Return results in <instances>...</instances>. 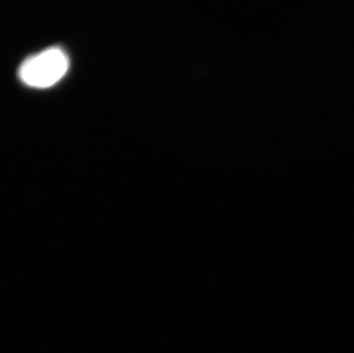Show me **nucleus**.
Returning <instances> with one entry per match:
<instances>
[{
    "mask_svg": "<svg viewBox=\"0 0 354 353\" xmlns=\"http://www.w3.org/2000/svg\"><path fill=\"white\" fill-rule=\"evenodd\" d=\"M69 68L67 54L61 48H48L24 61L19 77L26 85L46 89L57 84Z\"/></svg>",
    "mask_w": 354,
    "mask_h": 353,
    "instance_id": "f257e3e1",
    "label": "nucleus"
}]
</instances>
